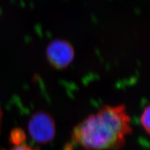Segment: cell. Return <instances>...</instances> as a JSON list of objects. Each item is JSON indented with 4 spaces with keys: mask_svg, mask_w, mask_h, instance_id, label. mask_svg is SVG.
<instances>
[{
    "mask_svg": "<svg viewBox=\"0 0 150 150\" xmlns=\"http://www.w3.org/2000/svg\"><path fill=\"white\" fill-rule=\"evenodd\" d=\"M132 133L125 105H104L75 126L71 138L84 150H118Z\"/></svg>",
    "mask_w": 150,
    "mask_h": 150,
    "instance_id": "1",
    "label": "cell"
},
{
    "mask_svg": "<svg viewBox=\"0 0 150 150\" xmlns=\"http://www.w3.org/2000/svg\"><path fill=\"white\" fill-rule=\"evenodd\" d=\"M28 132L35 142L45 144L53 141L56 135V124L48 112L39 111L32 115L28 122Z\"/></svg>",
    "mask_w": 150,
    "mask_h": 150,
    "instance_id": "2",
    "label": "cell"
},
{
    "mask_svg": "<svg viewBox=\"0 0 150 150\" xmlns=\"http://www.w3.org/2000/svg\"><path fill=\"white\" fill-rule=\"evenodd\" d=\"M74 49L69 41L64 40L51 41L46 49V56L50 64L56 69H64L72 63Z\"/></svg>",
    "mask_w": 150,
    "mask_h": 150,
    "instance_id": "3",
    "label": "cell"
},
{
    "mask_svg": "<svg viewBox=\"0 0 150 150\" xmlns=\"http://www.w3.org/2000/svg\"><path fill=\"white\" fill-rule=\"evenodd\" d=\"M25 139L26 134L23 129L21 128H15L11 131L10 134V141L13 144L18 146V145L23 144Z\"/></svg>",
    "mask_w": 150,
    "mask_h": 150,
    "instance_id": "4",
    "label": "cell"
},
{
    "mask_svg": "<svg viewBox=\"0 0 150 150\" xmlns=\"http://www.w3.org/2000/svg\"><path fill=\"white\" fill-rule=\"evenodd\" d=\"M149 112H150V108H149V106L148 105L144 109L140 118L141 124H142L143 129L148 134H149V131H150Z\"/></svg>",
    "mask_w": 150,
    "mask_h": 150,
    "instance_id": "5",
    "label": "cell"
},
{
    "mask_svg": "<svg viewBox=\"0 0 150 150\" xmlns=\"http://www.w3.org/2000/svg\"><path fill=\"white\" fill-rule=\"evenodd\" d=\"M11 150H35V149L33 148H32L31 146H28L27 144H21L20 145H18V146H16Z\"/></svg>",
    "mask_w": 150,
    "mask_h": 150,
    "instance_id": "6",
    "label": "cell"
},
{
    "mask_svg": "<svg viewBox=\"0 0 150 150\" xmlns=\"http://www.w3.org/2000/svg\"><path fill=\"white\" fill-rule=\"evenodd\" d=\"M63 150H74V148L71 143H67L63 148Z\"/></svg>",
    "mask_w": 150,
    "mask_h": 150,
    "instance_id": "7",
    "label": "cell"
},
{
    "mask_svg": "<svg viewBox=\"0 0 150 150\" xmlns=\"http://www.w3.org/2000/svg\"><path fill=\"white\" fill-rule=\"evenodd\" d=\"M2 116H3V113H2V111L0 108V131H1V122H2Z\"/></svg>",
    "mask_w": 150,
    "mask_h": 150,
    "instance_id": "8",
    "label": "cell"
}]
</instances>
